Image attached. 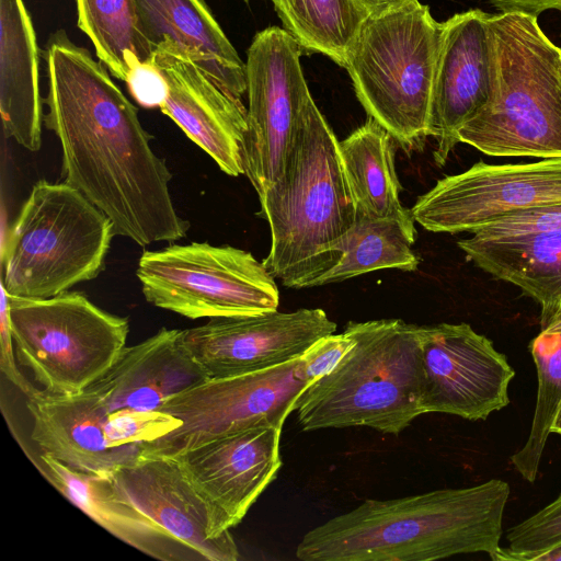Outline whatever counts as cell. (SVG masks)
Segmentation results:
<instances>
[{
  "label": "cell",
  "mask_w": 561,
  "mask_h": 561,
  "mask_svg": "<svg viewBox=\"0 0 561 561\" xmlns=\"http://www.w3.org/2000/svg\"><path fill=\"white\" fill-rule=\"evenodd\" d=\"M45 60L43 123L60 142L65 182L138 245L184 238L191 225L175 210L172 174L106 66L64 31L50 37Z\"/></svg>",
  "instance_id": "1"
},
{
  "label": "cell",
  "mask_w": 561,
  "mask_h": 561,
  "mask_svg": "<svg viewBox=\"0 0 561 561\" xmlns=\"http://www.w3.org/2000/svg\"><path fill=\"white\" fill-rule=\"evenodd\" d=\"M510 485L491 479L390 500H365L305 534L302 561H430L484 552L493 560Z\"/></svg>",
  "instance_id": "2"
},
{
  "label": "cell",
  "mask_w": 561,
  "mask_h": 561,
  "mask_svg": "<svg viewBox=\"0 0 561 561\" xmlns=\"http://www.w3.org/2000/svg\"><path fill=\"white\" fill-rule=\"evenodd\" d=\"M339 140L307 98L283 173L259 197L271 250L263 264L288 288L318 286L341 260L337 243L357 218Z\"/></svg>",
  "instance_id": "3"
},
{
  "label": "cell",
  "mask_w": 561,
  "mask_h": 561,
  "mask_svg": "<svg viewBox=\"0 0 561 561\" xmlns=\"http://www.w3.org/2000/svg\"><path fill=\"white\" fill-rule=\"evenodd\" d=\"M419 325L401 319L350 321V351L296 402L302 431L367 426L398 435L423 413Z\"/></svg>",
  "instance_id": "4"
},
{
  "label": "cell",
  "mask_w": 561,
  "mask_h": 561,
  "mask_svg": "<svg viewBox=\"0 0 561 561\" xmlns=\"http://www.w3.org/2000/svg\"><path fill=\"white\" fill-rule=\"evenodd\" d=\"M500 93L495 104L462 125L457 137L491 157H561V48L537 16L490 15Z\"/></svg>",
  "instance_id": "5"
},
{
  "label": "cell",
  "mask_w": 561,
  "mask_h": 561,
  "mask_svg": "<svg viewBox=\"0 0 561 561\" xmlns=\"http://www.w3.org/2000/svg\"><path fill=\"white\" fill-rule=\"evenodd\" d=\"M442 23L419 0L367 18L351 44L345 67L368 117L404 151L430 137Z\"/></svg>",
  "instance_id": "6"
},
{
  "label": "cell",
  "mask_w": 561,
  "mask_h": 561,
  "mask_svg": "<svg viewBox=\"0 0 561 561\" xmlns=\"http://www.w3.org/2000/svg\"><path fill=\"white\" fill-rule=\"evenodd\" d=\"M115 236L111 219L68 184L36 182L2 249L9 298L47 299L103 270Z\"/></svg>",
  "instance_id": "7"
},
{
  "label": "cell",
  "mask_w": 561,
  "mask_h": 561,
  "mask_svg": "<svg viewBox=\"0 0 561 561\" xmlns=\"http://www.w3.org/2000/svg\"><path fill=\"white\" fill-rule=\"evenodd\" d=\"M9 299L19 362L49 393H81L126 347L128 319L100 309L80 293Z\"/></svg>",
  "instance_id": "8"
},
{
  "label": "cell",
  "mask_w": 561,
  "mask_h": 561,
  "mask_svg": "<svg viewBox=\"0 0 561 561\" xmlns=\"http://www.w3.org/2000/svg\"><path fill=\"white\" fill-rule=\"evenodd\" d=\"M146 300L188 319L277 310L274 277L250 252L208 242L144 251L136 271Z\"/></svg>",
  "instance_id": "9"
},
{
  "label": "cell",
  "mask_w": 561,
  "mask_h": 561,
  "mask_svg": "<svg viewBox=\"0 0 561 561\" xmlns=\"http://www.w3.org/2000/svg\"><path fill=\"white\" fill-rule=\"evenodd\" d=\"M310 383L301 357L263 370L208 378L160 409L181 425L148 443L142 454L173 457L237 431L255 426L282 430Z\"/></svg>",
  "instance_id": "10"
},
{
  "label": "cell",
  "mask_w": 561,
  "mask_h": 561,
  "mask_svg": "<svg viewBox=\"0 0 561 561\" xmlns=\"http://www.w3.org/2000/svg\"><path fill=\"white\" fill-rule=\"evenodd\" d=\"M302 48L285 30L256 33L247 53L249 106L242 145L244 174L259 197L284 171L300 115L311 94L300 65Z\"/></svg>",
  "instance_id": "11"
},
{
  "label": "cell",
  "mask_w": 561,
  "mask_h": 561,
  "mask_svg": "<svg viewBox=\"0 0 561 561\" xmlns=\"http://www.w3.org/2000/svg\"><path fill=\"white\" fill-rule=\"evenodd\" d=\"M561 202V157L530 163H474L447 175L410 209L432 232H470L504 216Z\"/></svg>",
  "instance_id": "12"
},
{
  "label": "cell",
  "mask_w": 561,
  "mask_h": 561,
  "mask_svg": "<svg viewBox=\"0 0 561 561\" xmlns=\"http://www.w3.org/2000/svg\"><path fill=\"white\" fill-rule=\"evenodd\" d=\"M423 413H446L470 421L510 403L515 371L493 342L468 323L419 325Z\"/></svg>",
  "instance_id": "13"
},
{
  "label": "cell",
  "mask_w": 561,
  "mask_h": 561,
  "mask_svg": "<svg viewBox=\"0 0 561 561\" xmlns=\"http://www.w3.org/2000/svg\"><path fill=\"white\" fill-rule=\"evenodd\" d=\"M336 323L320 308L213 318L182 330V342L208 378L267 369L300 358Z\"/></svg>",
  "instance_id": "14"
},
{
  "label": "cell",
  "mask_w": 561,
  "mask_h": 561,
  "mask_svg": "<svg viewBox=\"0 0 561 561\" xmlns=\"http://www.w3.org/2000/svg\"><path fill=\"white\" fill-rule=\"evenodd\" d=\"M490 15L471 9L442 23L430 123V136L437 141L434 160L438 167L445 165L459 142V128L499 98V61Z\"/></svg>",
  "instance_id": "15"
},
{
  "label": "cell",
  "mask_w": 561,
  "mask_h": 561,
  "mask_svg": "<svg viewBox=\"0 0 561 561\" xmlns=\"http://www.w3.org/2000/svg\"><path fill=\"white\" fill-rule=\"evenodd\" d=\"M140 512L207 561H237L224 517L196 489L175 457L140 455L110 476Z\"/></svg>",
  "instance_id": "16"
},
{
  "label": "cell",
  "mask_w": 561,
  "mask_h": 561,
  "mask_svg": "<svg viewBox=\"0 0 561 561\" xmlns=\"http://www.w3.org/2000/svg\"><path fill=\"white\" fill-rule=\"evenodd\" d=\"M151 59L169 88L161 112L222 172L244 174L242 145L248 125L242 102L225 93L187 49L169 38L154 47Z\"/></svg>",
  "instance_id": "17"
},
{
  "label": "cell",
  "mask_w": 561,
  "mask_h": 561,
  "mask_svg": "<svg viewBox=\"0 0 561 561\" xmlns=\"http://www.w3.org/2000/svg\"><path fill=\"white\" fill-rule=\"evenodd\" d=\"M280 432L274 426L250 427L173 457L231 529L277 477Z\"/></svg>",
  "instance_id": "18"
},
{
  "label": "cell",
  "mask_w": 561,
  "mask_h": 561,
  "mask_svg": "<svg viewBox=\"0 0 561 561\" xmlns=\"http://www.w3.org/2000/svg\"><path fill=\"white\" fill-rule=\"evenodd\" d=\"M204 370L182 342V330L160 329L126 346L114 365L84 391L110 412H156L180 393L206 381Z\"/></svg>",
  "instance_id": "19"
},
{
  "label": "cell",
  "mask_w": 561,
  "mask_h": 561,
  "mask_svg": "<svg viewBox=\"0 0 561 561\" xmlns=\"http://www.w3.org/2000/svg\"><path fill=\"white\" fill-rule=\"evenodd\" d=\"M32 439L43 453L72 469L112 476L136 459L108 438L110 411L92 393L58 396L37 390L27 397Z\"/></svg>",
  "instance_id": "20"
},
{
  "label": "cell",
  "mask_w": 561,
  "mask_h": 561,
  "mask_svg": "<svg viewBox=\"0 0 561 561\" xmlns=\"http://www.w3.org/2000/svg\"><path fill=\"white\" fill-rule=\"evenodd\" d=\"M33 462L69 502L140 552L162 561L204 560L130 503L110 476L72 469L46 453Z\"/></svg>",
  "instance_id": "21"
},
{
  "label": "cell",
  "mask_w": 561,
  "mask_h": 561,
  "mask_svg": "<svg viewBox=\"0 0 561 561\" xmlns=\"http://www.w3.org/2000/svg\"><path fill=\"white\" fill-rule=\"evenodd\" d=\"M140 30L154 49L169 38L187 49L208 77L229 96L247 93L242 61L205 0H134Z\"/></svg>",
  "instance_id": "22"
},
{
  "label": "cell",
  "mask_w": 561,
  "mask_h": 561,
  "mask_svg": "<svg viewBox=\"0 0 561 561\" xmlns=\"http://www.w3.org/2000/svg\"><path fill=\"white\" fill-rule=\"evenodd\" d=\"M38 46L23 0H0V112L2 130L23 148L42 145Z\"/></svg>",
  "instance_id": "23"
},
{
  "label": "cell",
  "mask_w": 561,
  "mask_h": 561,
  "mask_svg": "<svg viewBox=\"0 0 561 561\" xmlns=\"http://www.w3.org/2000/svg\"><path fill=\"white\" fill-rule=\"evenodd\" d=\"M457 244L477 266L540 307L561 298V231L491 240L471 236Z\"/></svg>",
  "instance_id": "24"
},
{
  "label": "cell",
  "mask_w": 561,
  "mask_h": 561,
  "mask_svg": "<svg viewBox=\"0 0 561 561\" xmlns=\"http://www.w3.org/2000/svg\"><path fill=\"white\" fill-rule=\"evenodd\" d=\"M394 144L390 133L371 117L339 142L357 215L370 218L412 216L400 201Z\"/></svg>",
  "instance_id": "25"
},
{
  "label": "cell",
  "mask_w": 561,
  "mask_h": 561,
  "mask_svg": "<svg viewBox=\"0 0 561 561\" xmlns=\"http://www.w3.org/2000/svg\"><path fill=\"white\" fill-rule=\"evenodd\" d=\"M413 217L370 218L357 215L355 224L337 243L339 263L318 282V286L340 283L378 270L416 271L413 252L416 230Z\"/></svg>",
  "instance_id": "26"
},
{
  "label": "cell",
  "mask_w": 561,
  "mask_h": 561,
  "mask_svg": "<svg viewBox=\"0 0 561 561\" xmlns=\"http://www.w3.org/2000/svg\"><path fill=\"white\" fill-rule=\"evenodd\" d=\"M528 348L537 369V401L528 438L511 461L523 479L533 483L561 408V299L540 314V332Z\"/></svg>",
  "instance_id": "27"
},
{
  "label": "cell",
  "mask_w": 561,
  "mask_h": 561,
  "mask_svg": "<svg viewBox=\"0 0 561 561\" xmlns=\"http://www.w3.org/2000/svg\"><path fill=\"white\" fill-rule=\"evenodd\" d=\"M78 27L91 39L99 59L114 77L126 81L138 62L151 59L134 0H76Z\"/></svg>",
  "instance_id": "28"
},
{
  "label": "cell",
  "mask_w": 561,
  "mask_h": 561,
  "mask_svg": "<svg viewBox=\"0 0 561 561\" xmlns=\"http://www.w3.org/2000/svg\"><path fill=\"white\" fill-rule=\"evenodd\" d=\"M284 28L307 51L345 67L347 50L367 19L353 0H271Z\"/></svg>",
  "instance_id": "29"
},
{
  "label": "cell",
  "mask_w": 561,
  "mask_h": 561,
  "mask_svg": "<svg viewBox=\"0 0 561 561\" xmlns=\"http://www.w3.org/2000/svg\"><path fill=\"white\" fill-rule=\"evenodd\" d=\"M507 548H499L494 561H517L524 554L561 543V492L550 504L511 527Z\"/></svg>",
  "instance_id": "30"
},
{
  "label": "cell",
  "mask_w": 561,
  "mask_h": 561,
  "mask_svg": "<svg viewBox=\"0 0 561 561\" xmlns=\"http://www.w3.org/2000/svg\"><path fill=\"white\" fill-rule=\"evenodd\" d=\"M553 231H561V202L504 216L473 231L472 236L491 240Z\"/></svg>",
  "instance_id": "31"
},
{
  "label": "cell",
  "mask_w": 561,
  "mask_h": 561,
  "mask_svg": "<svg viewBox=\"0 0 561 561\" xmlns=\"http://www.w3.org/2000/svg\"><path fill=\"white\" fill-rule=\"evenodd\" d=\"M353 340L344 332L314 342L301 356L304 370L311 383L329 374L350 351Z\"/></svg>",
  "instance_id": "32"
},
{
  "label": "cell",
  "mask_w": 561,
  "mask_h": 561,
  "mask_svg": "<svg viewBox=\"0 0 561 561\" xmlns=\"http://www.w3.org/2000/svg\"><path fill=\"white\" fill-rule=\"evenodd\" d=\"M125 82L131 96L144 107L160 108L167 99V80L152 59L135 65Z\"/></svg>",
  "instance_id": "33"
},
{
  "label": "cell",
  "mask_w": 561,
  "mask_h": 561,
  "mask_svg": "<svg viewBox=\"0 0 561 561\" xmlns=\"http://www.w3.org/2000/svg\"><path fill=\"white\" fill-rule=\"evenodd\" d=\"M1 287V308H0V336H1V357L0 368L4 376L18 387L26 397L33 394L38 389L35 388L19 370L14 353V340L12 335L9 296L5 289Z\"/></svg>",
  "instance_id": "34"
},
{
  "label": "cell",
  "mask_w": 561,
  "mask_h": 561,
  "mask_svg": "<svg viewBox=\"0 0 561 561\" xmlns=\"http://www.w3.org/2000/svg\"><path fill=\"white\" fill-rule=\"evenodd\" d=\"M500 12H519L537 16L548 10L561 11V0H486Z\"/></svg>",
  "instance_id": "35"
},
{
  "label": "cell",
  "mask_w": 561,
  "mask_h": 561,
  "mask_svg": "<svg viewBox=\"0 0 561 561\" xmlns=\"http://www.w3.org/2000/svg\"><path fill=\"white\" fill-rule=\"evenodd\" d=\"M366 18H378L394 12L415 0H353Z\"/></svg>",
  "instance_id": "36"
},
{
  "label": "cell",
  "mask_w": 561,
  "mask_h": 561,
  "mask_svg": "<svg viewBox=\"0 0 561 561\" xmlns=\"http://www.w3.org/2000/svg\"><path fill=\"white\" fill-rule=\"evenodd\" d=\"M517 561H561V543L543 551L524 554Z\"/></svg>",
  "instance_id": "37"
},
{
  "label": "cell",
  "mask_w": 561,
  "mask_h": 561,
  "mask_svg": "<svg viewBox=\"0 0 561 561\" xmlns=\"http://www.w3.org/2000/svg\"><path fill=\"white\" fill-rule=\"evenodd\" d=\"M551 433H558L561 435V408L556 416V420L551 427Z\"/></svg>",
  "instance_id": "38"
},
{
  "label": "cell",
  "mask_w": 561,
  "mask_h": 561,
  "mask_svg": "<svg viewBox=\"0 0 561 561\" xmlns=\"http://www.w3.org/2000/svg\"><path fill=\"white\" fill-rule=\"evenodd\" d=\"M245 1H249V0H245Z\"/></svg>",
  "instance_id": "39"
}]
</instances>
